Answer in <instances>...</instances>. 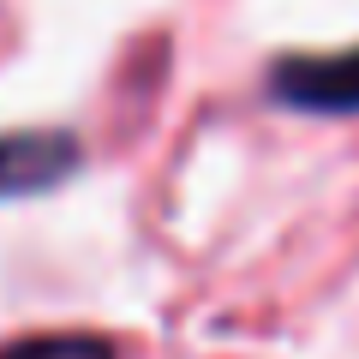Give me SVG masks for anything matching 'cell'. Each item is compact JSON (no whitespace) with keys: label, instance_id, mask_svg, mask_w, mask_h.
Returning a JSON list of instances; mask_svg holds the SVG:
<instances>
[{"label":"cell","instance_id":"obj_1","mask_svg":"<svg viewBox=\"0 0 359 359\" xmlns=\"http://www.w3.org/2000/svg\"><path fill=\"white\" fill-rule=\"evenodd\" d=\"M13 359H84V353H72V347H48V353H42L36 347V353H13Z\"/></svg>","mask_w":359,"mask_h":359}]
</instances>
